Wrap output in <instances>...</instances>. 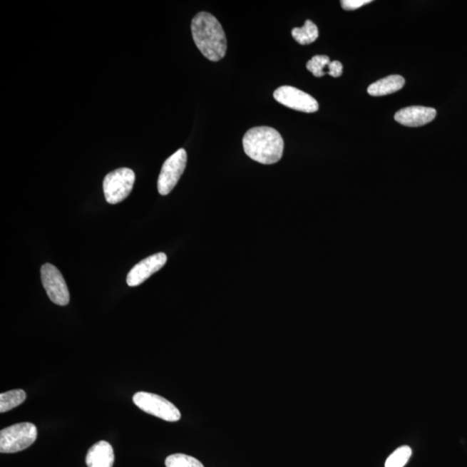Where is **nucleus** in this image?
Returning a JSON list of instances; mask_svg holds the SVG:
<instances>
[{
    "label": "nucleus",
    "instance_id": "obj_1",
    "mask_svg": "<svg viewBox=\"0 0 467 467\" xmlns=\"http://www.w3.org/2000/svg\"><path fill=\"white\" fill-rule=\"evenodd\" d=\"M192 32L195 43L205 58L212 62L226 55L227 39L221 24L209 12H199L193 19Z\"/></svg>",
    "mask_w": 467,
    "mask_h": 467
},
{
    "label": "nucleus",
    "instance_id": "obj_2",
    "mask_svg": "<svg viewBox=\"0 0 467 467\" xmlns=\"http://www.w3.org/2000/svg\"><path fill=\"white\" fill-rule=\"evenodd\" d=\"M242 145L247 156L263 165L277 163L283 155L282 137L270 127L251 128L243 137Z\"/></svg>",
    "mask_w": 467,
    "mask_h": 467
},
{
    "label": "nucleus",
    "instance_id": "obj_3",
    "mask_svg": "<svg viewBox=\"0 0 467 467\" xmlns=\"http://www.w3.org/2000/svg\"><path fill=\"white\" fill-rule=\"evenodd\" d=\"M38 429L31 422L8 426L0 432V452L14 453L26 450L34 443Z\"/></svg>",
    "mask_w": 467,
    "mask_h": 467
},
{
    "label": "nucleus",
    "instance_id": "obj_4",
    "mask_svg": "<svg viewBox=\"0 0 467 467\" xmlns=\"http://www.w3.org/2000/svg\"><path fill=\"white\" fill-rule=\"evenodd\" d=\"M135 182V174L129 168L113 170L105 177L103 192L106 200L111 205L119 204L128 197Z\"/></svg>",
    "mask_w": 467,
    "mask_h": 467
},
{
    "label": "nucleus",
    "instance_id": "obj_5",
    "mask_svg": "<svg viewBox=\"0 0 467 467\" xmlns=\"http://www.w3.org/2000/svg\"><path fill=\"white\" fill-rule=\"evenodd\" d=\"M133 400L138 408L149 415L170 422L180 420L181 414L176 406L156 394L138 392Z\"/></svg>",
    "mask_w": 467,
    "mask_h": 467
},
{
    "label": "nucleus",
    "instance_id": "obj_6",
    "mask_svg": "<svg viewBox=\"0 0 467 467\" xmlns=\"http://www.w3.org/2000/svg\"><path fill=\"white\" fill-rule=\"evenodd\" d=\"M186 164L187 153L185 149L178 150L165 161L158 180V190L162 196L172 192L184 173Z\"/></svg>",
    "mask_w": 467,
    "mask_h": 467
},
{
    "label": "nucleus",
    "instance_id": "obj_7",
    "mask_svg": "<svg viewBox=\"0 0 467 467\" xmlns=\"http://www.w3.org/2000/svg\"><path fill=\"white\" fill-rule=\"evenodd\" d=\"M41 279L51 302L58 306H67L70 302V292L61 272L52 264H44L41 267Z\"/></svg>",
    "mask_w": 467,
    "mask_h": 467
},
{
    "label": "nucleus",
    "instance_id": "obj_8",
    "mask_svg": "<svg viewBox=\"0 0 467 467\" xmlns=\"http://www.w3.org/2000/svg\"><path fill=\"white\" fill-rule=\"evenodd\" d=\"M274 97L279 103L294 111L308 113L319 111L318 101L314 97L294 87H279L274 92Z\"/></svg>",
    "mask_w": 467,
    "mask_h": 467
},
{
    "label": "nucleus",
    "instance_id": "obj_9",
    "mask_svg": "<svg viewBox=\"0 0 467 467\" xmlns=\"http://www.w3.org/2000/svg\"><path fill=\"white\" fill-rule=\"evenodd\" d=\"M168 262V257L164 253H158L142 260L130 270L127 283L129 287H137L145 282L156 272L160 270Z\"/></svg>",
    "mask_w": 467,
    "mask_h": 467
},
{
    "label": "nucleus",
    "instance_id": "obj_10",
    "mask_svg": "<svg viewBox=\"0 0 467 467\" xmlns=\"http://www.w3.org/2000/svg\"><path fill=\"white\" fill-rule=\"evenodd\" d=\"M436 111L433 108L421 107L414 106L401 109L395 116V120L398 123L406 125V127L418 128L429 123L436 117Z\"/></svg>",
    "mask_w": 467,
    "mask_h": 467
},
{
    "label": "nucleus",
    "instance_id": "obj_11",
    "mask_svg": "<svg viewBox=\"0 0 467 467\" xmlns=\"http://www.w3.org/2000/svg\"><path fill=\"white\" fill-rule=\"evenodd\" d=\"M115 453L108 442L101 441L91 446L86 456L88 467H113Z\"/></svg>",
    "mask_w": 467,
    "mask_h": 467
},
{
    "label": "nucleus",
    "instance_id": "obj_12",
    "mask_svg": "<svg viewBox=\"0 0 467 467\" xmlns=\"http://www.w3.org/2000/svg\"><path fill=\"white\" fill-rule=\"evenodd\" d=\"M405 80L403 76L392 75L376 81L368 88V93L372 96H384L399 91L403 88Z\"/></svg>",
    "mask_w": 467,
    "mask_h": 467
},
{
    "label": "nucleus",
    "instance_id": "obj_13",
    "mask_svg": "<svg viewBox=\"0 0 467 467\" xmlns=\"http://www.w3.org/2000/svg\"><path fill=\"white\" fill-rule=\"evenodd\" d=\"M292 38L302 46H307L316 41L319 38V30L316 24L308 19L302 28H294L292 31Z\"/></svg>",
    "mask_w": 467,
    "mask_h": 467
},
{
    "label": "nucleus",
    "instance_id": "obj_14",
    "mask_svg": "<svg viewBox=\"0 0 467 467\" xmlns=\"http://www.w3.org/2000/svg\"><path fill=\"white\" fill-rule=\"evenodd\" d=\"M26 399V393L23 389H14L0 395V412L6 413L18 407Z\"/></svg>",
    "mask_w": 467,
    "mask_h": 467
},
{
    "label": "nucleus",
    "instance_id": "obj_15",
    "mask_svg": "<svg viewBox=\"0 0 467 467\" xmlns=\"http://www.w3.org/2000/svg\"><path fill=\"white\" fill-rule=\"evenodd\" d=\"M412 456V450L409 446L397 448L389 456L385 462V467H404Z\"/></svg>",
    "mask_w": 467,
    "mask_h": 467
},
{
    "label": "nucleus",
    "instance_id": "obj_16",
    "mask_svg": "<svg viewBox=\"0 0 467 467\" xmlns=\"http://www.w3.org/2000/svg\"><path fill=\"white\" fill-rule=\"evenodd\" d=\"M166 467H205L202 463L194 457L186 454L176 453L166 458Z\"/></svg>",
    "mask_w": 467,
    "mask_h": 467
},
{
    "label": "nucleus",
    "instance_id": "obj_17",
    "mask_svg": "<svg viewBox=\"0 0 467 467\" xmlns=\"http://www.w3.org/2000/svg\"><path fill=\"white\" fill-rule=\"evenodd\" d=\"M327 56H315L307 64V70L316 77H322L328 74V67L331 63Z\"/></svg>",
    "mask_w": 467,
    "mask_h": 467
},
{
    "label": "nucleus",
    "instance_id": "obj_18",
    "mask_svg": "<svg viewBox=\"0 0 467 467\" xmlns=\"http://www.w3.org/2000/svg\"><path fill=\"white\" fill-rule=\"evenodd\" d=\"M371 2V0H343L341 1V6L344 10L354 11Z\"/></svg>",
    "mask_w": 467,
    "mask_h": 467
},
{
    "label": "nucleus",
    "instance_id": "obj_19",
    "mask_svg": "<svg viewBox=\"0 0 467 467\" xmlns=\"http://www.w3.org/2000/svg\"><path fill=\"white\" fill-rule=\"evenodd\" d=\"M343 73V65L339 61H332L328 67V74L332 77H339Z\"/></svg>",
    "mask_w": 467,
    "mask_h": 467
}]
</instances>
